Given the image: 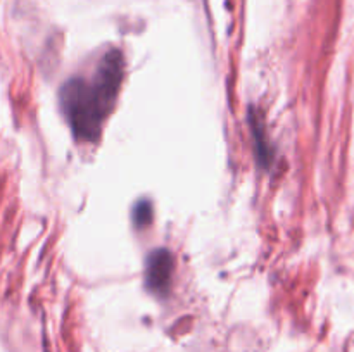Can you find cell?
<instances>
[{"mask_svg":"<svg viewBox=\"0 0 354 352\" xmlns=\"http://www.w3.org/2000/svg\"><path fill=\"white\" fill-rule=\"evenodd\" d=\"M175 257L168 248H156L145 262V286L156 295H166L171 289Z\"/></svg>","mask_w":354,"mask_h":352,"instance_id":"7a4b0ae2","label":"cell"},{"mask_svg":"<svg viewBox=\"0 0 354 352\" xmlns=\"http://www.w3.org/2000/svg\"><path fill=\"white\" fill-rule=\"evenodd\" d=\"M123 75V52L111 48L97 61L90 75L73 76L62 85L59 104L76 140L83 144L99 140L118 100Z\"/></svg>","mask_w":354,"mask_h":352,"instance_id":"6da1fadb","label":"cell"},{"mask_svg":"<svg viewBox=\"0 0 354 352\" xmlns=\"http://www.w3.org/2000/svg\"><path fill=\"white\" fill-rule=\"evenodd\" d=\"M152 221V206L147 200H142L133 207V224L137 228H145Z\"/></svg>","mask_w":354,"mask_h":352,"instance_id":"3957f363","label":"cell"}]
</instances>
